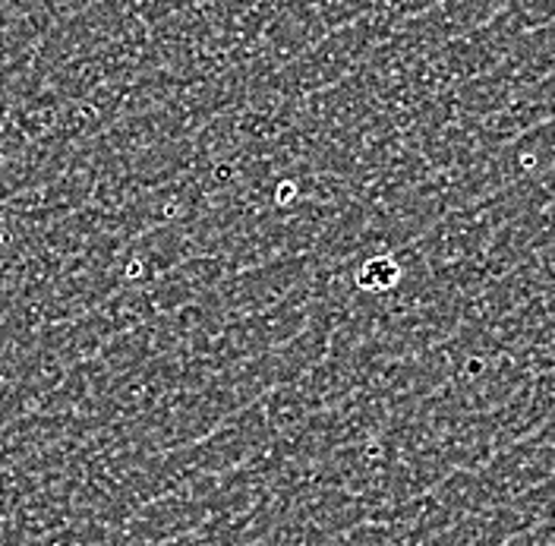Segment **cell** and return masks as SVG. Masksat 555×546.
Listing matches in <instances>:
<instances>
[{"label": "cell", "mask_w": 555, "mask_h": 546, "mask_svg": "<svg viewBox=\"0 0 555 546\" xmlns=\"http://www.w3.org/2000/svg\"><path fill=\"white\" fill-rule=\"evenodd\" d=\"M398 278V266L395 263H385V259H376V263H366L363 266V275L357 278L363 288H370V291H382V288H388L391 281Z\"/></svg>", "instance_id": "cell-1"}]
</instances>
